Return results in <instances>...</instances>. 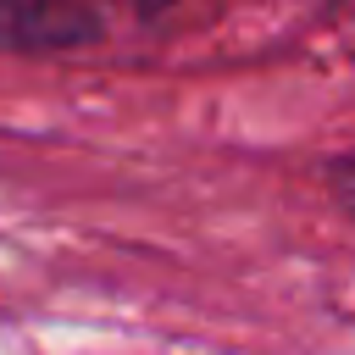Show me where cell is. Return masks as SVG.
I'll list each match as a JSON object with an SVG mask.
<instances>
[{
  "instance_id": "1",
  "label": "cell",
  "mask_w": 355,
  "mask_h": 355,
  "mask_svg": "<svg viewBox=\"0 0 355 355\" xmlns=\"http://www.w3.org/2000/svg\"><path fill=\"white\" fill-rule=\"evenodd\" d=\"M327 183H333V200L355 216V155H344V161H333L327 166Z\"/></svg>"
}]
</instances>
